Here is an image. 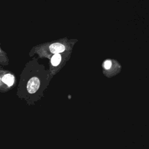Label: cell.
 <instances>
[{"instance_id":"277c9868","label":"cell","mask_w":149,"mask_h":149,"mask_svg":"<svg viewBox=\"0 0 149 149\" xmlns=\"http://www.w3.org/2000/svg\"><path fill=\"white\" fill-rule=\"evenodd\" d=\"M61 61V56L59 54H55L51 58V63L53 66H57L59 64Z\"/></svg>"},{"instance_id":"5b68a950","label":"cell","mask_w":149,"mask_h":149,"mask_svg":"<svg viewBox=\"0 0 149 149\" xmlns=\"http://www.w3.org/2000/svg\"><path fill=\"white\" fill-rule=\"evenodd\" d=\"M111 65H112V63H111V61L110 60H107L104 62V66L105 68V69H108L111 68Z\"/></svg>"},{"instance_id":"6da1fadb","label":"cell","mask_w":149,"mask_h":149,"mask_svg":"<svg viewBox=\"0 0 149 149\" xmlns=\"http://www.w3.org/2000/svg\"><path fill=\"white\" fill-rule=\"evenodd\" d=\"M15 78L11 73L0 70V91L5 92L13 86Z\"/></svg>"},{"instance_id":"3957f363","label":"cell","mask_w":149,"mask_h":149,"mask_svg":"<svg viewBox=\"0 0 149 149\" xmlns=\"http://www.w3.org/2000/svg\"><path fill=\"white\" fill-rule=\"evenodd\" d=\"M50 51L54 54H59L64 51L65 48L63 45L59 43H54L50 45Z\"/></svg>"},{"instance_id":"7a4b0ae2","label":"cell","mask_w":149,"mask_h":149,"mask_svg":"<svg viewBox=\"0 0 149 149\" xmlns=\"http://www.w3.org/2000/svg\"><path fill=\"white\" fill-rule=\"evenodd\" d=\"M40 86V81L37 77L31 78L27 84V90L29 93L33 94L37 91Z\"/></svg>"},{"instance_id":"8992f818","label":"cell","mask_w":149,"mask_h":149,"mask_svg":"<svg viewBox=\"0 0 149 149\" xmlns=\"http://www.w3.org/2000/svg\"><path fill=\"white\" fill-rule=\"evenodd\" d=\"M2 53H3V52L0 49V63L5 64V58H3Z\"/></svg>"}]
</instances>
